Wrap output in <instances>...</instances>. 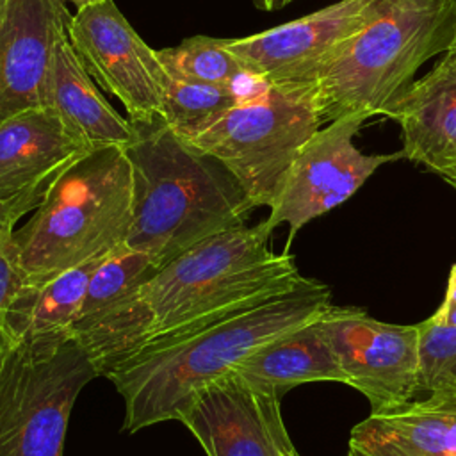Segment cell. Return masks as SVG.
Returning a JSON list of instances; mask_svg holds the SVG:
<instances>
[{"instance_id":"obj_1","label":"cell","mask_w":456,"mask_h":456,"mask_svg":"<svg viewBox=\"0 0 456 456\" xmlns=\"http://www.w3.org/2000/svg\"><path fill=\"white\" fill-rule=\"evenodd\" d=\"M262 221L221 232L169 264L73 331L98 376L141 349L294 287L290 253H273Z\"/></svg>"},{"instance_id":"obj_2","label":"cell","mask_w":456,"mask_h":456,"mask_svg":"<svg viewBox=\"0 0 456 456\" xmlns=\"http://www.w3.org/2000/svg\"><path fill=\"white\" fill-rule=\"evenodd\" d=\"M330 306V287L301 278L280 294L132 354L103 376L125 401L123 431L178 420L200 388L273 340L319 319Z\"/></svg>"},{"instance_id":"obj_3","label":"cell","mask_w":456,"mask_h":456,"mask_svg":"<svg viewBox=\"0 0 456 456\" xmlns=\"http://www.w3.org/2000/svg\"><path fill=\"white\" fill-rule=\"evenodd\" d=\"M132 123V121H130ZM132 221L125 246L160 269L200 242L244 224L255 208L237 178L176 135L160 116L132 123Z\"/></svg>"},{"instance_id":"obj_4","label":"cell","mask_w":456,"mask_h":456,"mask_svg":"<svg viewBox=\"0 0 456 456\" xmlns=\"http://www.w3.org/2000/svg\"><path fill=\"white\" fill-rule=\"evenodd\" d=\"M454 34L456 0H383L314 84L322 123L383 116Z\"/></svg>"},{"instance_id":"obj_5","label":"cell","mask_w":456,"mask_h":456,"mask_svg":"<svg viewBox=\"0 0 456 456\" xmlns=\"http://www.w3.org/2000/svg\"><path fill=\"white\" fill-rule=\"evenodd\" d=\"M132 221V169L125 148L91 150L14 232L25 283H43L125 244Z\"/></svg>"},{"instance_id":"obj_6","label":"cell","mask_w":456,"mask_h":456,"mask_svg":"<svg viewBox=\"0 0 456 456\" xmlns=\"http://www.w3.org/2000/svg\"><path fill=\"white\" fill-rule=\"evenodd\" d=\"M96 376L73 333L11 340L0 354V456H62L71 408Z\"/></svg>"},{"instance_id":"obj_7","label":"cell","mask_w":456,"mask_h":456,"mask_svg":"<svg viewBox=\"0 0 456 456\" xmlns=\"http://www.w3.org/2000/svg\"><path fill=\"white\" fill-rule=\"evenodd\" d=\"M321 125L314 86H269L185 141L217 159L256 208L273 205L289 166Z\"/></svg>"},{"instance_id":"obj_8","label":"cell","mask_w":456,"mask_h":456,"mask_svg":"<svg viewBox=\"0 0 456 456\" xmlns=\"http://www.w3.org/2000/svg\"><path fill=\"white\" fill-rule=\"evenodd\" d=\"M363 123L354 114L337 118L301 146L264 221L271 230L287 223L292 239L306 223L347 201L378 167L404 157L403 151H360L354 135Z\"/></svg>"},{"instance_id":"obj_9","label":"cell","mask_w":456,"mask_h":456,"mask_svg":"<svg viewBox=\"0 0 456 456\" xmlns=\"http://www.w3.org/2000/svg\"><path fill=\"white\" fill-rule=\"evenodd\" d=\"M66 34L91 78L125 105L132 123L159 116L166 69L114 0L77 7Z\"/></svg>"},{"instance_id":"obj_10","label":"cell","mask_w":456,"mask_h":456,"mask_svg":"<svg viewBox=\"0 0 456 456\" xmlns=\"http://www.w3.org/2000/svg\"><path fill=\"white\" fill-rule=\"evenodd\" d=\"M346 385L358 390L370 411L415 399L420 370L419 324L378 321L358 308L330 306L321 315Z\"/></svg>"},{"instance_id":"obj_11","label":"cell","mask_w":456,"mask_h":456,"mask_svg":"<svg viewBox=\"0 0 456 456\" xmlns=\"http://www.w3.org/2000/svg\"><path fill=\"white\" fill-rule=\"evenodd\" d=\"M383 0H337L315 12L226 39L242 66L269 86H314L322 69L367 25Z\"/></svg>"},{"instance_id":"obj_12","label":"cell","mask_w":456,"mask_h":456,"mask_svg":"<svg viewBox=\"0 0 456 456\" xmlns=\"http://www.w3.org/2000/svg\"><path fill=\"white\" fill-rule=\"evenodd\" d=\"M281 397L230 370L207 383L178 417L207 456H287L296 451Z\"/></svg>"},{"instance_id":"obj_13","label":"cell","mask_w":456,"mask_h":456,"mask_svg":"<svg viewBox=\"0 0 456 456\" xmlns=\"http://www.w3.org/2000/svg\"><path fill=\"white\" fill-rule=\"evenodd\" d=\"M89 146L50 107L0 123V221L12 226L34 212Z\"/></svg>"},{"instance_id":"obj_14","label":"cell","mask_w":456,"mask_h":456,"mask_svg":"<svg viewBox=\"0 0 456 456\" xmlns=\"http://www.w3.org/2000/svg\"><path fill=\"white\" fill-rule=\"evenodd\" d=\"M68 18L62 0H11L0 20V123L45 107L53 45Z\"/></svg>"},{"instance_id":"obj_15","label":"cell","mask_w":456,"mask_h":456,"mask_svg":"<svg viewBox=\"0 0 456 456\" xmlns=\"http://www.w3.org/2000/svg\"><path fill=\"white\" fill-rule=\"evenodd\" d=\"M362 456H456V390L370 411L351 429Z\"/></svg>"},{"instance_id":"obj_16","label":"cell","mask_w":456,"mask_h":456,"mask_svg":"<svg viewBox=\"0 0 456 456\" xmlns=\"http://www.w3.org/2000/svg\"><path fill=\"white\" fill-rule=\"evenodd\" d=\"M383 116L399 123L404 159L438 175L456 151V66L442 55Z\"/></svg>"},{"instance_id":"obj_17","label":"cell","mask_w":456,"mask_h":456,"mask_svg":"<svg viewBox=\"0 0 456 456\" xmlns=\"http://www.w3.org/2000/svg\"><path fill=\"white\" fill-rule=\"evenodd\" d=\"M45 107L53 109L93 148H126L135 139L134 125L103 98L71 46L66 30L57 36L53 45L45 86Z\"/></svg>"},{"instance_id":"obj_18","label":"cell","mask_w":456,"mask_h":456,"mask_svg":"<svg viewBox=\"0 0 456 456\" xmlns=\"http://www.w3.org/2000/svg\"><path fill=\"white\" fill-rule=\"evenodd\" d=\"M233 372L253 387L280 397L303 383H346V374L322 330L321 317L258 349Z\"/></svg>"},{"instance_id":"obj_19","label":"cell","mask_w":456,"mask_h":456,"mask_svg":"<svg viewBox=\"0 0 456 456\" xmlns=\"http://www.w3.org/2000/svg\"><path fill=\"white\" fill-rule=\"evenodd\" d=\"M112 251L94 256L43 283H25L4 315V330L9 337L12 340H23L73 333L87 283L96 267Z\"/></svg>"},{"instance_id":"obj_20","label":"cell","mask_w":456,"mask_h":456,"mask_svg":"<svg viewBox=\"0 0 456 456\" xmlns=\"http://www.w3.org/2000/svg\"><path fill=\"white\" fill-rule=\"evenodd\" d=\"M157 57L171 77L232 86L248 98L269 87L267 82L251 75L226 48V39L207 36L187 37L176 46L157 50Z\"/></svg>"},{"instance_id":"obj_21","label":"cell","mask_w":456,"mask_h":456,"mask_svg":"<svg viewBox=\"0 0 456 456\" xmlns=\"http://www.w3.org/2000/svg\"><path fill=\"white\" fill-rule=\"evenodd\" d=\"M248 100L232 86L178 78L166 73L160 119L182 139H189L237 103Z\"/></svg>"},{"instance_id":"obj_22","label":"cell","mask_w":456,"mask_h":456,"mask_svg":"<svg viewBox=\"0 0 456 456\" xmlns=\"http://www.w3.org/2000/svg\"><path fill=\"white\" fill-rule=\"evenodd\" d=\"M157 271L159 267L146 253L125 244L116 248L93 273L73 331L123 299Z\"/></svg>"},{"instance_id":"obj_23","label":"cell","mask_w":456,"mask_h":456,"mask_svg":"<svg viewBox=\"0 0 456 456\" xmlns=\"http://www.w3.org/2000/svg\"><path fill=\"white\" fill-rule=\"evenodd\" d=\"M419 392L456 390V326H444L429 317L419 322Z\"/></svg>"},{"instance_id":"obj_24","label":"cell","mask_w":456,"mask_h":456,"mask_svg":"<svg viewBox=\"0 0 456 456\" xmlns=\"http://www.w3.org/2000/svg\"><path fill=\"white\" fill-rule=\"evenodd\" d=\"M23 285L25 276L14 253V230L0 221V328H4V315L9 303Z\"/></svg>"},{"instance_id":"obj_25","label":"cell","mask_w":456,"mask_h":456,"mask_svg":"<svg viewBox=\"0 0 456 456\" xmlns=\"http://www.w3.org/2000/svg\"><path fill=\"white\" fill-rule=\"evenodd\" d=\"M431 319L444 326H456V264L452 265L449 274L445 297L438 306V310L431 315Z\"/></svg>"},{"instance_id":"obj_26","label":"cell","mask_w":456,"mask_h":456,"mask_svg":"<svg viewBox=\"0 0 456 456\" xmlns=\"http://www.w3.org/2000/svg\"><path fill=\"white\" fill-rule=\"evenodd\" d=\"M438 175L456 189V151H454L452 157L447 160V164L440 169Z\"/></svg>"},{"instance_id":"obj_27","label":"cell","mask_w":456,"mask_h":456,"mask_svg":"<svg viewBox=\"0 0 456 456\" xmlns=\"http://www.w3.org/2000/svg\"><path fill=\"white\" fill-rule=\"evenodd\" d=\"M253 4L262 11H274L289 4V0H253Z\"/></svg>"},{"instance_id":"obj_28","label":"cell","mask_w":456,"mask_h":456,"mask_svg":"<svg viewBox=\"0 0 456 456\" xmlns=\"http://www.w3.org/2000/svg\"><path fill=\"white\" fill-rule=\"evenodd\" d=\"M444 57H445L447 61H451V62L456 66V34H454V39H452L449 50L444 53Z\"/></svg>"},{"instance_id":"obj_29","label":"cell","mask_w":456,"mask_h":456,"mask_svg":"<svg viewBox=\"0 0 456 456\" xmlns=\"http://www.w3.org/2000/svg\"><path fill=\"white\" fill-rule=\"evenodd\" d=\"M12 338L9 337V333L4 330V328H0V354L4 353V349L7 347V344L11 342Z\"/></svg>"},{"instance_id":"obj_30","label":"cell","mask_w":456,"mask_h":456,"mask_svg":"<svg viewBox=\"0 0 456 456\" xmlns=\"http://www.w3.org/2000/svg\"><path fill=\"white\" fill-rule=\"evenodd\" d=\"M62 2H69V4H75L77 7H82V5H87V4H93V2H100V0H62Z\"/></svg>"},{"instance_id":"obj_31","label":"cell","mask_w":456,"mask_h":456,"mask_svg":"<svg viewBox=\"0 0 456 456\" xmlns=\"http://www.w3.org/2000/svg\"><path fill=\"white\" fill-rule=\"evenodd\" d=\"M9 4H11V0H0V20L4 18V14H5L7 7H9Z\"/></svg>"},{"instance_id":"obj_32","label":"cell","mask_w":456,"mask_h":456,"mask_svg":"<svg viewBox=\"0 0 456 456\" xmlns=\"http://www.w3.org/2000/svg\"><path fill=\"white\" fill-rule=\"evenodd\" d=\"M347 456H362L360 452H356L354 449H349V452H347Z\"/></svg>"},{"instance_id":"obj_33","label":"cell","mask_w":456,"mask_h":456,"mask_svg":"<svg viewBox=\"0 0 456 456\" xmlns=\"http://www.w3.org/2000/svg\"><path fill=\"white\" fill-rule=\"evenodd\" d=\"M287 456H299V454H297V451H294V452H290V454H287Z\"/></svg>"},{"instance_id":"obj_34","label":"cell","mask_w":456,"mask_h":456,"mask_svg":"<svg viewBox=\"0 0 456 456\" xmlns=\"http://www.w3.org/2000/svg\"><path fill=\"white\" fill-rule=\"evenodd\" d=\"M290 2H292V0H289V4H290Z\"/></svg>"}]
</instances>
